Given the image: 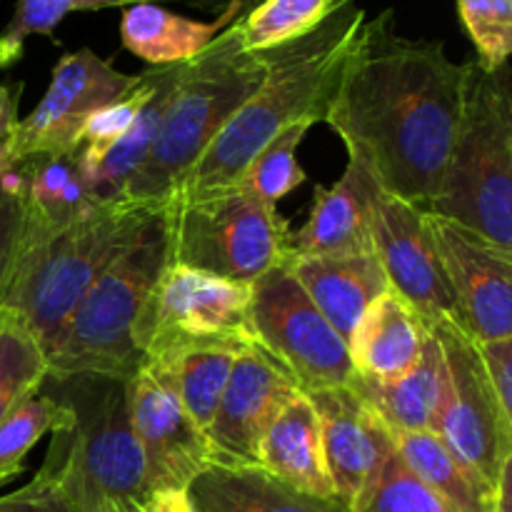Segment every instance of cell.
Here are the masks:
<instances>
[{
  "mask_svg": "<svg viewBox=\"0 0 512 512\" xmlns=\"http://www.w3.org/2000/svg\"><path fill=\"white\" fill-rule=\"evenodd\" d=\"M185 63L178 65H160L155 70V88L148 103L143 105L140 115L135 118L133 128L123 135L115 145H110L95 163L83 165L80 175L85 180L90 200L93 203H113V200H123L125 185L133 178L135 170L143 165L148 158L150 148H153L155 138L163 125L165 110H168L170 98H173L175 88L180 83Z\"/></svg>",
  "mask_w": 512,
  "mask_h": 512,
  "instance_id": "cell-24",
  "label": "cell"
},
{
  "mask_svg": "<svg viewBox=\"0 0 512 512\" xmlns=\"http://www.w3.org/2000/svg\"><path fill=\"white\" fill-rule=\"evenodd\" d=\"M430 325L393 290L373 300L348 338L355 378L395 383L418 365Z\"/></svg>",
  "mask_w": 512,
  "mask_h": 512,
  "instance_id": "cell-19",
  "label": "cell"
},
{
  "mask_svg": "<svg viewBox=\"0 0 512 512\" xmlns=\"http://www.w3.org/2000/svg\"><path fill=\"white\" fill-rule=\"evenodd\" d=\"M310 128H313L310 123H295L280 130L270 143H265L255 153V158L240 175V185H245L265 205L278 208L285 195L305 183V170L298 163V145L303 143Z\"/></svg>",
  "mask_w": 512,
  "mask_h": 512,
  "instance_id": "cell-32",
  "label": "cell"
},
{
  "mask_svg": "<svg viewBox=\"0 0 512 512\" xmlns=\"http://www.w3.org/2000/svg\"><path fill=\"white\" fill-rule=\"evenodd\" d=\"M343 0H263L235 20L240 43L250 53L303 38L338 10Z\"/></svg>",
  "mask_w": 512,
  "mask_h": 512,
  "instance_id": "cell-29",
  "label": "cell"
},
{
  "mask_svg": "<svg viewBox=\"0 0 512 512\" xmlns=\"http://www.w3.org/2000/svg\"><path fill=\"white\" fill-rule=\"evenodd\" d=\"M168 263L170 243L163 208L75 305L45 353L48 375H133L143 363L133 343L135 318Z\"/></svg>",
  "mask_w": 512,
  "mask_h": 512,
  "instance_id": "cell-7",
  "label": "cell"
},
{
  "mask_svg": "<svg viewBox=\"0 0 512 512\" xmlns=\"http://www.w3.org/2000/svg\"><path fill=\"white\" fill-rule=\"evenodd\" d=\"M258 465L300 493L338 498L325 463L318 413L305 393H295L268 425L258 445Z\"/></svg>",
  "mask_w": 512,
  "mask_h": 512,
  "instance_id": "cell-22",
  "label": "cell"
},
{
  "mask_svg": "<svg viewBox=\"0 0 512 512\" xmlns=\"http://www.w3.org/2000/svg\"><path fill=\"white\" fill-rule=\"evenodd\" d=\"M480 360L485 365L490 385H493L503 413L512 418V335L498 340H475Z\"/></svg>",
  "mask_w": 512,
  "mask_h": 512,
  "instance_id": "cell-39",
  "label": "cell"
},
{
  "mask_svg": "<svg viewBox=\"0 0 512 512\" xmlns=\"http://www.w3.org/2000/svg\"><path fill=\"white\" fill-rule=\"evenodd\" d=\"M383 188L360 160L350 158L343 178L315 188V203L300 230L290 233L293 255L333 258L373 250V215Z\"/></svg>",
  "mask_w": 512,
  "mask_h": 512,
  "instance_id": "cell-18",
  "label": "cell"
},
{
  "mask_svg": "<svg viewBox=\"0 0 512 512\" xmlns=\"http://www.w3.org/2000/svg\"><path fill=\"white\" fill-rule=\"evenodd\" d=\"M23 85H3L0 83V173L13 165L8 163V155H5V148H8V138L13 133L15 123H18V95Z\"/></svg>",
  "mask_w": 512,
  "mask_h": 512,
  "instance_id": "cell-40",
  "label": "cell"
},
{
  "mask_svg": "<svg viewBox=\"0 0 512 512\" xmlns=\"http://www.w3.org/2000/svg\"><path fill=\"white\" fill-rule=\"evenodd\" d=\"M190 3L195 5V8H203V10H220V13H225V10H233L235 15H245L248 10H253L255 5H260L263 0H190Z\"/></svg>",
  "mask_w": 512,
  "mask_h": 512,
  "instance_id": "cell-42",
  "label": "cell"
},
{
  "mask_svg": "<svg viewBox=\"0 0 512 512\" xmlns=\"http://www.w3.org/2000/svg\"><path fill=\"white\" fill-rule=\"evenodd\" d=\"M290 270L335 333L348 343L365 308L390 290L375 253L310 258L290 255Z\"/></svg>",
  "mask_w": 512,
  "mask_h": 512,
  "instance_id": "cell-21",
  "label": "cell"
},
{
  "mask_svg": "<svg viewBox=\"0 0 512 512\" xmlns=\"http://www.w3.org/2000/svg\"><path fill=\"white\" fill-rule=\"evenodd\" d=\"M0 512H75V508L58 483L38 470L28 485L0 495Z\"/></svg>",
  "mask_w": 512,
  "mask_h": 512,
  "instance_id": "cell-38",
  "label": "cell"
},
{
  "mask_svg": "<svg viewBox=\"0 0 512 512\" xmlns=\"http://www.w3.org/2000/svg\"><path fill=\"white\" fill-rule=\"evenodd\" d=\"M238 15L225 10L213 23L183 18L173 10L160 8L158 3L128 5L120 18V40L123 48L138 55L140 60L153 68L160 65L188 63L195 55L203 53L220 30L228 28Z\"/></svg>",
  "mask_w": 512,
  "mask_h": 512,
  "instance_id": "cell-25",
  "label": "cell"
},
{
  "mask_svg": "<svg viewBox=\"0 0 512 512\" xmlns=\"http://www.w3.org/2000/svg\"><path fill=\"white\" fill-rule=\"evenodd\" d=\"M128 408L153 490L188 488L190 480L213 463L208 440L175 390L145 365L128 383Z\"/></svg>",
  "mask_w": 512,
  "mask_h": 512,
  "instance_id": "cell-15",
  "label": "cell"
},
{
  "mask_svg": "<svg viewBox=\"0 0 512 512\" xmlns=\"http://www.w3.org/2000/svg\"><path fill=\"white\" fill-rule=\"evenodd\" d=\"M73 10H80V0H18L13 18L0 33V68L18 63L30 35H53Z\"/></svg>",
  "mask_w": 512,
  "mask_h": 512,
  "instance_id": "cell-36",
  "label": "cell"
},
{
  "mask_svg": "<svg viewBox=\"0 0 512 512\" xmlns=\"http://www.w3.org/2000/svg\"><path fill=\"white\" fill-rule=\"evenodd\" d=\"M140 512H198L190 500L188 488L155 490Z\"/></svg>",
  "mask_w": 512,
  "mask_h": 512,
  "instance_id": "cell-41",
  "label": "cell"
},
{
  "mask_svg": "<svg viewBox=\"0 0 512 512\" xmlns=\"http://www.w3.org/2000/svg\"><path fill=\"white\" fill-rule=\"evenodd\" d=\"M295 393L300 390L270 355L258 345L245 348L230 370L223 398L205 433L213 463L258 465L260 438Z\"/></svg>",
  "mask_w": 512,
  "mask_h": 512,
  "instance_id": "cell-16",
  "label": "cell"
},
{
  "mask_svg": "<svg viewBox=\"0 0 512 512\" xmlns=\"http://www.w3.org/2000/svg\"><path fill=\"white\" fill-rule=\"evenodd\" d=\"M25 175V223L50 230L93 208L75 153H48L20 160Z\"/></svg>",
  "mask_w": 512,
  "mask_h": 512,
  "instance_id": "cell-28",
  "label": "cell"
},
{
  "mask_svg": "<svg viewBox=\"0 0 512 512\" xmlns=\"http://www.w3.org/2000/svg\"><path fill=\"white\" fill-rule=\"evenodd\" d=\"M468 75L470 63H453L440 40L400 35L388 8L360 25L323 120L383 193L428 208L458 138Z\"/></svg>",
  "mask_w": 512,
  "mask_h": 512,
  "instance_id": "cell-1",
  "label": "cell"
},
{
  "mask_svg": "<svg viewBox=\"0 0 512 512\" xmlns=\"http://www.w3.org/2000/svg\"><path fill=\"white\" fill-rule=\"evenodd\" d=\"M133 375H45L38 390L68 413L53 433L40 473L50 475L75 512H140L155 493L128 408Z\"/></svg>",
  "mask_w": 512,
  "mask_h": 512,
  "instance_id": "cell-3",
  "label": "cell"
},
{
  "mask_svg": "<svg viewBox=\"0 0 512 512\" xmlns=\"http://www.w3.org/2000/svg\"><path fill=\"white\" fill-rule=\"evenodd\" d=\"M170 263L253 285L293 255L290 225L245 185L170 195L165 205Z\"/></svg>",
  "mask_w": 512,
  "mask_h": 512,
  "instance_id": "cell-8",
  "label": "cell"
},
{
  "mask_svg": "<svg viewBox=\"0 0 512 512\" xmlns=\"http://www.w3.org/2000/svg\"><path fill=\"white\" fill-rule=\"evenodd\" d=\"M425 210L512 250V88L510 68L470 60L465 108L438 195Z\"/></svg>",
  "mask_w": 512,
  "mask_h": 512,
  "instance_id": "cell-6",
  "label": "cell"
},
{
  "mask_svg": "<svg viewBox=\"0 0 512 512\" xmlns=\"http://www.w3.org/2000/svg\"><path fill=\"white\" fill-rule=\"evenodd\" d=\"M445 363L443 350L433 330H428L418 365L395 383L350 380L355 390L378 410L393 433L400 430H433L440 400H443Z\"/></svg>",
  "mask_w": 512,
  "mask_h": 512,
  "instance_id": "cell-27",
  "label": "cell"
},
{
  "mask_svg": "<svg viewBox=\"0 0 512 512\" xmlns=\"http://www.w3.org/2000/svg\"><path fill=\"white\" fill-rule=\"evenodd\" d=\"M260 78L263 55L243 48L233 20L203 53L185 63L158 138L125 185L123 198L150 205L168 203L200 155L253 95Z\"/></svg>",
  "mask_w": 512,
  "mask_h": 512,
  "instance_id": "cell-5",
  "label": "cell"
},
{
  "mask_svg": "<svg viewBox=\"0 0 512 512\" xmlns=\"http://www.w3.org/2000/svg\"><path fill=\"white\" fill-rule=\"evenodd\" d=\"M465 33L478 50L475 63L485 70L508 65L512 53V0H458Z\"/></svg>",
  "mask_w": 512,
  "mask_h": 512,
  "instance_id": "cell-35",
  "label": "cell"
},
{
  "mask_svg": "<svg viewBox=\"0 0 512 512\" xmlns=\"http://www.w3.org/2000/svg\"><path fill=\"white\" fill-rule=\"evenodd\" d=\"M165 205L123 198L95 203L58 228L40 230L25 223L0 308L18 315L48 353L90 285Z\"/></svg>",
  "mask_w": 512,
  "mask_h": 512,
  "instance_id": "cell-4",
  "label": "cell"
},
{
  "mask_svg": "<svg viewBox=\"0 0 512 512\" xmlns=\"http://www.w3.org/2000/svg\"><path fill=\"white\" fill-rule=\"evenodd\" d=\"M155 88V70L148 68L145 73H138V83L130 90L128 95H123L115 103L100 108L93 118L88 120V125L83 128L80 135V148H78V165L95 163L110 145L118 143L130 128H133L135 118L140 115L143 105L148 103L150 95Z\"/></svg>",
  "mask_w": 512,
  "mask_h": 512,
  "instance_id": "cell-34",
  "label": "cell"
},
{
  "mask_svg": "<svg viewBox=\"0 0 512 512\" xmlns=\"http://www.w3.org/2000/svg\"><path fill=\"white\" fill-rule=\"evenodd\" d=\"M25 175L23 165L15 163L13 168L0 173V295L8 285L13 273L15 258H18L20 240L25 230Z\"/></svg>",
  "mask_w": 512,
  "mask_h": 512,
  "instance_id": "cell-37",
  "label": "cell"
},
{
  "mask_svg": "<svg viewBox=\"0 0 512 512\" xmlns=\"http://www.w3.org/2000/svg\"><path fill=\"white\" fill-rule=\"evenodd\" d=\"M253 285L168 263L133 325L140 355L190 343L255 345L250 328Z\"/></svg>",
  "mask_w": 512,
  "mask_h": 512,
  "instance_id": "cell-10",
  "label": "cell"
},
{
  "mask_svg": "<svg viewBox=\"0 0 512 512\" xmlns=\"http://www.w3.org/2000/svg\"><path fill=\"white\" fill-rule=\"evenodd\" d=\"M188 495L198 512H350L343 500L300 493L260 465H205Z\"/></svg>",
  "mask_w": 512,
  "mask_h": 512,
  "instance_id": "cell-20",
  "label": "cell"
},
{
  "mask_svg": "<svg viewBox=\"0 0 512 512\" xmlns=\"http://www.w3.org/2000/svg\"><path fill=\"white\" fill-rule=\"evenodd\" d=\"M350 512H455L425 488L403 465L398 453L390 455L373 483L353 503Z\"/></svg>",
  "mask_w": 512,
  "mask_h": 512,
  "instance_id": "cell-33",
  "label": "cell"
},
{
  "mask_svg": "<svg viewBox=\"0 0 512 512\" xmlns=\"http://www.w3.org/2000/svg\"><path fill=\"white\" fill-rule=\"evenodd\" d=\"M393 438L405 468L455 512H495L498 485L455 458L433 430H400Z\"/></svg>",
  "mask_w": 512,
  "mask_h": 512,
  "instance_id": "cell-26",
  "label": "cell"
},
{
  "mask_svg": "<svg viewBox=\"0 0 512 512\" xmlns=\"http://www.w3.org/2000/svg\"><path fill=\"white\" fill-rule=\"evenodd\" d=\"M495 512H512V458L503 465V473L498 480V505Z\"/></svg>",
  "mask_w": 512,
  "mask_h": 512,
  "instance_id": "cell-43",
  "label": "cell"
},
{
  "mask_svg": "<svg viewBox=\"0 0 512 512\" xmlns=\"http://www.w3.org/2000/svg\"><path fill=\"white\" fill-rule=\"evenodd\" d=\"M373 250L390 290L400 295L430 328L455 323L465 330L440 263L438 245L428 228L425 208L380 193L373 215Z\"/></svg>",
  "mask_w": 512,
  "mask_h": 512,
  "instance_id": "cell-13",
  "label": "cell"
},
{
  "mask_svg": "<svg viewBox=\"0 0 512 512\" xmlns=\"http://www.w3.org/2000/svg\"><path fill=\"white\" fill-rule=\"evenodd\" d=\"M135 83L138 75L120 73L110 60L88 48L60 55L40 103L10 133L5 148L8 163L15 165L33 155L75 153L88 120L128 95Z\"/></svg>",
  "mask_w": 512,
  "mask_h": 512,
  "instance_id": "cell-12",
  "label": "cell"
},
{
  "mask_svg": "<svg viewBox=\"0 0 512 512\" xmlns=\"http://www.w3.org/2000/svg\"><path fill=\"white\" fill-rule=\"evenodd\" d=\"M308 398L320 420L325 463L335 495L353 508L385 460L395 453L393 430L350 383L315 390Z\"/></svg>",
  "mask_w": 512,
  "mask_h": 512,
  "instance_id": "cell-17",
  "label": "cell"
},
{
  "mask_svg": "<svg viewBox=\"0 0 512 512\" xmlns=\"http://www.w3.org/2000/svg\"><path fill=\"white\" fill-rule=\"evenodd\" d=\"M365 10L343 0L303 38L263 50V78L173 195H203L240 183L265 143L295 123H320L355 43Z\"/></svg>",
  "mask_w": 512,
  "mask_h": 512,
  "instance_id": "cell-2",
  "label": "cell"
},
{
  "mask_svg": "<svg viewBox=\"0 0 512 512\" xmlns=\"http://www.w3.org/2000/svg\"><path fill=\"white\" fill-rule=\"evenodd\" d=\"M48 375V358L33 330L15 313L0 308V420Z\"/></svg>",
  "mask_w": 512,
  "mask_h": 512,
  "instance_id": "cell-30",
  "label": "cell"
},
{
  "mask_svg": "<svg viewBox=\"0 0 512 512\" xmlns=\"http://www.w3.org/2000/svg\"><path fill=\"white\" fill-rule=\"evenodd\" d=\"M428 215L445 278L458 303L465 330L475 340L512 335V250L498 248L455 220Z\"/></svg>",
  "mask_w": 512,
  "mask_h": 512,
  "instance_id": "cell-14",
  "label": "cell"
},
{
  "mask_svg": "<svg viewBox=\"0 0 512 512\" xmlns=\"http://www.w3.org/2000/svg\"><path fill=\"white\" fill-rule=\"evenodd\" d=\"M68 423V413L43 390L25 395L0 420V483L23 473L30 450L45 433H58Z\"/></svg>",
  "mask_w": 512,
  "mask_h": 512,
  "instance_id": "cell-31",
  "label": "cell"
},
{
  "mask_svg": "<svg viewBox=\"0 0 512 512\" xmlns=\"http://www.w3.org/2000/svg\"><path fill=\"white\" fill-rule=\"evenodd\" d=\"M430 330L445 363L443 400L433 433L455 458L490 485H498L503 465L512 458V418L500 408L473 335L455 323H440Z\"/></svg>",
  "mask_w": 512,
  "mask_h": 512,
  "instance_id": "cell-11",
  "label": "cell"
},
{
  "mask_svg": "<svg viewBox=\"0 0 512 512\" xmlns=\"http://www.w3.org/2000/svg\"><path fill=\"white\" fill-rule=\"evenodd\" d=\"M138 3H160V0H80V10H103V8H128Z\"/></svg>",
  "mask_w": 512,
  "mask_h": 512,
  "instance_id": "cell-44",
  "label": "cell"
},
{
  "mask_svg": "<svg viewBox=\"0 0 512 512\" xmlns=\"http://www.w3.org/2000/svg\"><path fill=\"white\" fill-rule=\"evenodd\" d=\"M243 350L245 348H240V345L225 343L173 345V348L143 355L140 365L153 370L175 390L183 408L188 410L193 423L205 435L213 423L220 398H223L230 370H233L235 360Z\"/></svg>",
  "mask_w": 512,
  "mask_h": 512,
  "instance_id": "cell-23",
  "label": "cell"
},
{
  "mask_svg": "<svg viewBox=\"0 0 512 512\" xmlns=\"http://www.w3.org/2000/svg\"><path fill=\"white\" fill-rule=\"evenodd\" d=\"M250 328L255 345L275 360L300 393L348 385V345L320 315L290 270V258L253 283Z\"/></svg>",
  "mask_w": 512,
  "mask_h": 512,
  "instance_id": "cell-9",
  "label": "cell"
}]
</instances>
